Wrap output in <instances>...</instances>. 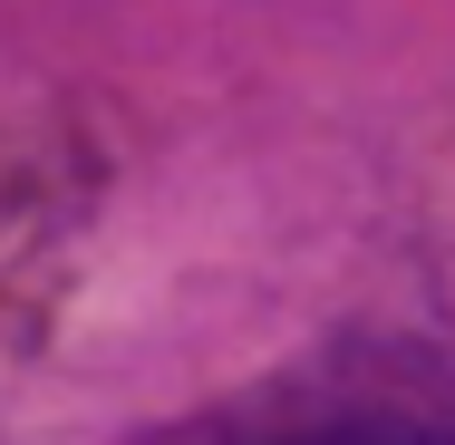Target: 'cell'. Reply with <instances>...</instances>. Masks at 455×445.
<instances>
[{
  "mask_svg": "<svg viewBox=\"0 0 455 445\" xmlns=\"http://www.w3.org/2000/svg\"><path fill=\"white\" fill-rule=\"evenodd\" d=\"M204 445H455V426L407 417V407H320V417H281V426H243Z\"/></svg>",
  "mask_w": 455,
  "mask_h": 445,
  "instance_id": "cell-1",
  "label": "cell"
}]
</instances>
